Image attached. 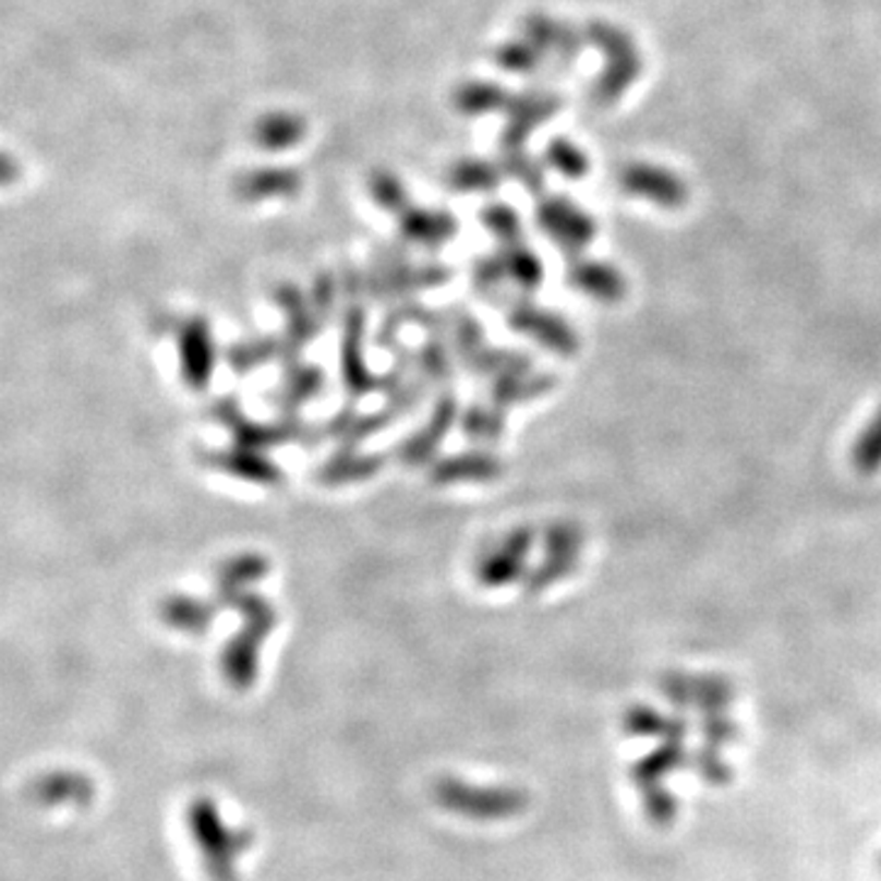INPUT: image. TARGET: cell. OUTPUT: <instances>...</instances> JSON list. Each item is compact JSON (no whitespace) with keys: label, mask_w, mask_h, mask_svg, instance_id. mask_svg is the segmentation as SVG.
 <instances>
[{"label":"cell","mask_w":881,"mask_h":881,"mask_svg":"<svg viewBox=\"0 0 881 881\" xmlns=\"http://www.w3.org/2000/svg\"><path fill=\"white\" fill-rule=\"evenodd\" d=\"M189 825H192V833L198 840V847H202L204 862L212 879L233 881L236 859L248 847L245 840L240 843V835L224 825L218 808L206 798L194 800L192 813H189Z\"/></svg>","instance_id":"1"},{"label":"cell","mask_w":881,"mask_h":881,"mask_svg":"<svg viewBox=\"0 0 881 881\" xmlns=\"http://www.w3.org/2000/svg\"><path fill=\"white\" fill-rule=\"evenodd\" d=\"M438 804L456 810V813L473 816V818H499L512 816L522 808V798L515 791L505 788H470L458 784V781H444L436 786Z\"/></svg>","instance_id":"2"},{"label":"cell","mask_w":881,"mask_h":881,"mask_svg":"<svg viewBox=\"0 0 881 881\" xmlns=\"http://www.w3.org/2000/svg\"><path fill=\"white\" fill-rule=\"evenodd\" d=\"M857 466L859 468H869V466H874L877 460L881 458V426H879V422L869 429V434H867V438H865V444L862 440H859V446H857Z\"/></svg>","instance_id":"3"}]
</instances>
